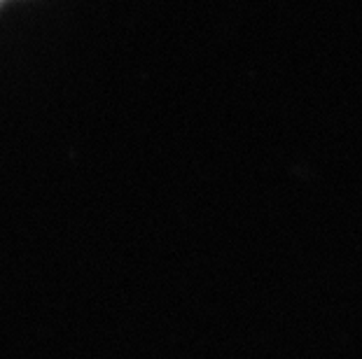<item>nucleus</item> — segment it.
I'll return each mask as SVG.
<instances>
[]
</instances>
